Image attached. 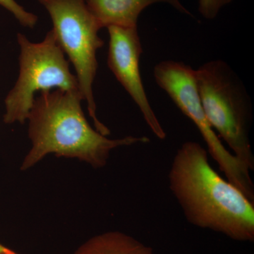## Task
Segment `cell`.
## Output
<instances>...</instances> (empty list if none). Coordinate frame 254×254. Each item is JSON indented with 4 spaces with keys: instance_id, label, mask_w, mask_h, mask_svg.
Instances as JSON below:
<instances>
[{
    "instance_id": "1",
    "label": "cell",
    "mask_w": 254,
    "mask_h": 254,
    "mask_svg": "<svg viewBox=\"0 0 254 254\" xmlns=\"http://www.w3.org/2000/svg\"><path fill=\"white\" fill-rule=\"evenodd\" d=\"M198 142L178 148L169 172V186L187 221L232 240L254 242V202L220 176Z\"/></svg>"
},
{
    "instance_id": "2",
    "label": "cell",
    "mask_w": 254,
    "mask_h": 254,
    "mask_svg": "<svg viewBox=\"0 0 254 254\" xmlns=\"http://www.w3.org/2000/svg\"><path fill=\"white\" fill-rule=\"evenodd\" d=\"M80 91H43L35 98L28 114V136L32 147L21 170L36 165L46 155L77 158L95 168L104 167L112 150L149 143L145 136L110 139L92 128L82 109Z\"/></svg>"
},
{
    "instance_id": "3",
    "label": "cell",
    "mask_w": 254,
    "mask_h": 254,
    "mask_svg": "<svg viewBox=\"0 0 254 254\" xmlns=\"http://www.w3.org/2000/svg\"><path fill=\"white\" fill-rule=\"evenodd\" d=\"M197 90L207 120L231 153L249 170L254 156L250 132L253 119L251 98L243 82L223 60L207 62L195 69Z\"/></svg>"
},
{
    "instance_id": "4",
    "label": "cell",
    "mask_w": 254,
    "mask_h": 254,
    "mask_svg": "<svg viewBox=\"0 0 254 254\" xmlns=\"http://www.w3.org/2000/svg\"><path fill=\"white\" fill-rule=\"evenodd\" d=\"M19 73L14 87L4 100L6 125L27 121L36 93L60 89L80 91L76 75L71 72L64 53L50 30L43 41L33 43L18 33Z\"/></svg>"
},
{
    "instance_id": "5",
    "label": "cell",
    "mask_w": 254,
    "mask_h": 254,
    "mask_svg": "<svg viewBox=\"0 0 254 254\" xmlns=\"http://www.w3.org/2000/svg\"><path fill=\"white\" fill-rule=\"evenodd\" d=\"M51 18L57 41L76 71L80 92L86 102L95 129L108 136L110 131L97 116L93 83L98 70L97 52L104 46L101 29L84 0H38Z\"/></svg>"
},
{
    "instance_id": "6",
    "label": "cell",
    "mask_w": 254,
    "mask_h": 254,
    "mask_svg": "<svg viewBox=\"0 0 254 254\" xmlns=\"http://www.w3.org/2000/svg\"><path fill=\"white\" fill-rule=\"evenodd\" d=\"M153 75L157 84L197 127L208 154L218 164L227 181L254 202L250 170L225 147L207 120L197 90L195 69L181 62L165 60L155 65Z\"/></svg>"
},
{
    "instance_id": "7",
    "label": "cell",
    "mask_w": 254,
    "mask_h": 254,
    "mask_svg": "<svg viewBox=\"0 0 254 254\" xmlns=\"http://www.w3.org/2000/svg\"><path fill=\"white\" fill-rule=\"evenodd\" d=\"M107 28L110 38L108 56L110 69L136 103L155 136L159 139H165L166 133L150 104L142 82L140 58L143 48L138 27L112 26Z\"/></svg>"
},
{
    "instance_id": "8",
    "label": "cell",
    "mask_w": 254,
    "mask_h": 254,
    "mask_svg": "<svg viewBox=\"0 0 254 254\" xmlns=\"http://www.w3.org/2000/svg\"><path fill=\"white\" fill-rule=\"evenodd\" d=\"M90 12L101 28L109 26L138 27L142 11L156 3L170 4L182 14L192 16L191 13L180 0H84Z\"/></svg>"
},
{
    "instance_id": "9",
    "label": "cell",
    "mask_w": 254,
    "mask_h": 254,
    "mask_svg": "<svg viewBox=\"0 0 254 254\" xmlns=\"http://www.w3.org/2000/svg\"><path fill=\"white\" fill-rule=\"evenodd\" d=\"M73 254H157L150 247L122 232L110 231L91 237Z\"/></svg>"
},
{
    "instance_id": "10",
    "label": "cell",
    "mask_w": 254,
    "mask_h": 254,
    "mask_svg": "<svg viewBox=\"0 0 254 254\" xmlns=\"http://www.w3.org/2000/svg\"><path fill=\"white\" fill-rule=\"evenodd\" d=\"M0 6L9 11L21 26L29 28L36 26L38 22V16L26 11L15 0H0Z\"/></svg>"
},
{
    "instance_id": "11",
    "label": "cell",
    "mask_w": 254,
    "mask_h": 254,
    "mask_svg": "<svg viewBox=\"0 0 254 254\" xmlns=\"http://www.w3.org/2000/svg\"><path fill=\"white\" fill-rule=\"evenodd\" d=\"M234 0H198V11L203 18L213 20L218 16L222 8Z\"/></svg>"
},
{
    "instance_id": "12",
    "label": "cell",
    "mask_w": 254,
    "mask_h": 254,
    "mask_svg": "<svg viewBox=\"0 0 254 254\" xmlns=\"http://www.w3.org/2000/svg\"><path fill=\"white\" fill-rule=\"evenodd\" d=\"M0 254H18L0 244Z\"/></svg>"
},
{
    "instance_id": "13",
    "label": "cell",
    "mask_w": 254,
    "mask_h": 254,
    "mask_svg": "<svg viewBox=\"0 0 254 254\" xmlns=\"http://www.w3.org/2000/svg\"></svg>"
}]
</instances>
